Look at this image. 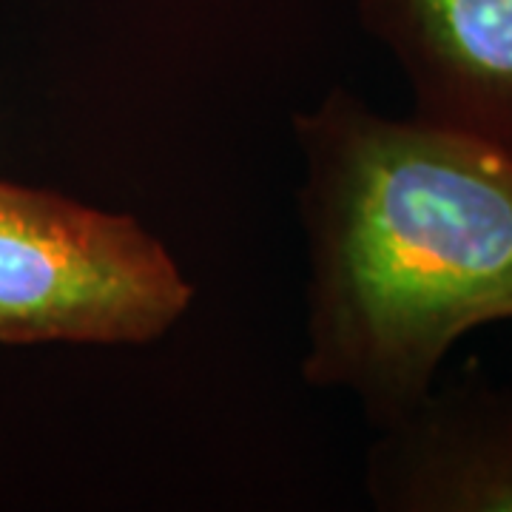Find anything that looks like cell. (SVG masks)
<instances>
[{"instance_id":"cell-1","label":"cell","mask_w":512,"mask_h":512,"mask_svg":"<svg viewBox=\"0 0 512 512\" xmlns=\"http://www.w3.org/2000/svg\"><path fill=\"white\" fill-rule=\"evenodd\" d=\"M305 237L302 376L376 427L470 330L512 319V151L330 89L293 117Z\"/></svg>"},{"instance_id":"cell-2","label":"cell","mask_w":512,"mask_h":512,"mask_svg":"<svg viewBox=\"0 0 512 512\" xmlns=\"http://www.w3.org/2000/svg\"><path fill=\"white\" fill-rule=\"evenodd\" d=\"M194 299L146 225L0 180V345H146Z\"/></svg>"},{"instance_id":"cell-3","label":"cell","mask_w":512,"mask_h":512,"mask_svg":"<svg viewBox=\"0 0 512 512\" xmlns=\"http://www.w3.org/2000/svg\"><path fill=\"white\" fill-rule=\"evenodd\" d=\"M365 487L384 512H512V387H433L379 427Z\"/></svg>"},{"instance_id":"cell-4","label":"cell","mask_w":512,"mask_h":512,"mask_svg":"<svg viewBox=\"0 0 512 512\" xmlns=\"http://www.w3.org/2000/svg\"><path fill=\"white\" fill-rule=\"evenodd\" d=\"M413 117L512 151V0H359Z\"/></svg>"}]
</instances>
